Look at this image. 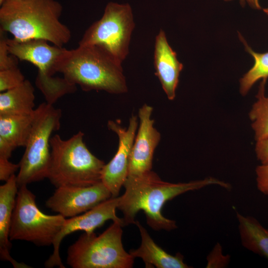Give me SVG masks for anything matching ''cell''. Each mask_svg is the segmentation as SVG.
Instances as JSON below:
<instances>
[{"label":"cell","mask_w":268,"mask_h":268,"mask_svg":"<svg viewBox=\"0 0 268 268\" xmlns=\"http://www.w3.org/2000/svg\"><path fill=\"white\" fill-rule=\"evenodd\" d=\"M255 172L258 189L264 195L268 196V165L258 166Z\"/></svg>","instance_id":"25"},{"label":"cell","mask_w":268,"mask_h":268,"mask_svg":"<svg viewBox=\"0 0 268 268\" xmlns=\"http://www.w3.org/2000/svg\"><path fill=\"white\" fill-rule=\"evenodd\" d=\"M239 36L246 50L254 59L252 67L240 80V92L242 95H246L258 80L267 79L268 77V52L264 53L255 52L249 46L243 37L240 34Z\"/></svg>","instance_id":"21"},{"label":"cell","mask_w":268,"mask_h":268,"mask_svg":"<svg viewBox=\"0 0 268 268\" xmlns=\"http://www.w3.org/2000/svg\"><path fill=\"white\" fill-rule=\"evenodd\" d=\"M107 126L117 135L119 145L113 158L105 164L101 180L111 193L112 197H117L128 177L130 155L138 127L137 118L133 115L127 129L122 127L118 120L109 121Z\"/></svg>","instance_id":"11"},{"label":"cell","mask_w":268,"mask_h":268,"mask_svg":"<svg viewBox=\"0 0 268 268\" xmlns=\"http://www.w3.org/2000/svg\"><path fill=\"white\" fill-rule=\"evenodd\" d=\"M224 1H230L231 0H224ZM241 2L246 1L252 8L256 9H261V7L259 3V0H240Z\"/></svg>","instance_id":"28"},{"label":"cell","mask_w":268,"mask_h":268,"mask_svg":"<svg viewBox=\"0 0 268 268\" xmlns=\"http://www.w3.org/2000/svg\"><path fill=\"white\" fill-rule=\"evenodd\" d=\"M25 80L17 67L0 70V91L2 92L20 85Z\"/></svg>","instance_id":"22"},{"label":"cell","mask_w":268,"mask_h":268,"mask_svg":"<svg viewBox=\"0 0 268 268\" xmlns=\"http://www.w3.org/2000/svg\"><path fill=\"white\" fill-rule=\"evenodd\" d=\"M134 224L140 232L141 244L137 249L131 250L129 253L134 258H141L146 268H191L184 263V257L181 254L178 253L173 256L167 253L155 243L138 221H135Z\"/></svg>","instance_id":"16"},{"label":"cell","mask_w":268,"mask_h":268,"mask_svg":"<svg viewBox=\"0 0 268 268\" xmlns=\"http://www.w3.org/2000/svg\"><path fill=\"white\" fill-rule=\"evenodd\" d=\"M120 200V197H111L83 214L66 218L53 242V253L45 262V267L48 268L54 267L65 268L60 256L59 248L62 241L67 235L78 231L90 234L108 220L119 222L123 226L122 218L118 217L116 213Z\"/></svg>","instance_id":"12"},{"label":"cell","mask_w":268,"mask_h":268,"mask_svg":"<svg viewBox=\"0 0 268 268\" xmlns=\"http://www.w3.org/2000/svg\"><path fill=\"white\" fill-rule=\"evenodd\" d=\"M20 165L9 161V159L0 157V180L7 181L19 169Z\"/></svg>","instance_id":"26"},{"label":"cell","mask_w":268,"mask_h":268,"mask_svg":"<svg viewBox=\"0 0 268 268\" xmlns=\"http://www.w3.org/2000/svg\"><path fill=\"white\" fill-rule=\"evenodd\" d=\"M48 41L40 39L19 40L7 38L9 53L20 61L28 62L38 69L35 84L46 102L53 105L63 96L74 93L77 86L65 77H55V65L66 48L51 46Z\"/></svg>","instance_id":"7"},{"label":"cell","mask_w":268,"mask_h":268,"mask_svg":"<svg viewBox=\"0 0 268 268\" xmlns=\"http://www.w3.org/2000/svg\"><path fill=\"white\" fill-rule=\"evenodd\" d=\"M153 108L144 104L139 109V127L130 155L128 177L141 175L151 170L154 150L161 138L151 119Z\"/></svg>","instance_id":"13"},{"label":"cell","mask_w":268,"mask_h":268,"mask_svg":"<svg viewBox=\"0 0 268 268\" xmlns=\"http://www.w3.org/2000/svg\"><path fill=\"white\" fill-rule=\"evenodd\" d=\"M18 188L15 174L0 186V257L10 263L14 268H29L24 263L16 262L10 254L9 232Z\"/></svg>","instance_id":"15"},{"label":"cell","mask_w":268,"mask_h":268,"mask_svg":"<svg viewBox=\"0 0 268 268\" xmlns=\"http://www.w3.org/2000/svg\"><path fill=\"white\" fill-rule=\"evenodd\" d=\"M79 131L67 139L59 134L50 139L51 158L47 178L56 188L86 187L101 182L105 162L88 149Z\"/></svg>","instance_id":"4"},{"label":"cell","mask_w":268,"mask_h":268,"mask_svg":"<svg viewBox=\"0 0 268 268\" xmlns=\"http://www.w3.org/2000/svg\"><path fill=\"white\" fill-rule=\"evenodd\" d=\"M112 197L102 182L86 186H62L56 188L45 205L65 218L85 212Z\"/></svg>","instance_id":"10"},{"label":"cell","mask_w":268,"mask_h":268,"mask_svg":"<svg viewBox=\"0 0 268 268\" xmlns=\"http://www.w3.org/2000/svg\"><path fill=\"white\" fill-rule=\"evenodd\" d=\"M62 110L43 103L35 109L31 132L16 176L18 188L47 178L51 134L61 126Z\"/></svg>","instance_id":"6"},{"label":"cell","mask_w":268,"mask_h":268,"mask_svg":"<svg viewBox=\"0 0 268 268\" xmlns=\"http://www.w3.org/2000/svg\"><path fill=\"white\" fill-rule=\"evenodd\" d=\"M122 64L102 47L78 45L65 49L56 61L55 69L83 91L119 94L128 91Z\"/></svg>","instance_id":"2"},{"label":"cell","mask_w":268,"mask_h":268,"mask_svg":"<svg viewBox=\"0 0 268 268\" xmlns=\"http://www.w3.org/2000/svg\"><path fill=\"white\" fill-rule=\"evenodd\" d=\"M34 112L30 114H0V140L11 146L25 147L31 132Z\"/></svg>","instance_id":"19"},{"label":"cell","mask_w":268,"mask_h":268,"mask_svg":"<svg viewBox=\"0 0 268 268\" xmlns=\"http://www.w3.org/2000/svg\"><path fill=\"white\" fill-rule=\"evenodd\" d=\"M63 10L56 0H6L0 6V29L17 40L40 39L63 47L71 33L60 20Z\"/></svg>","instance_id":"3"},{"label":"cell","mask_w":268,"mask_h":268,"mask_svg":"<svg viewBox=\"0 0 268 268\" xmlns=\"http://www.w3.org/2000/svg\"><path fill=\"white\" fill-rule=\"evenodd\" d=\"M263 11L265 13L268 15V7L266 8H264Z\"/></svg>","instance_id":"29"},{"label":"cell","mask_w":268,"mask_h":268,"mask_svg":"<svg viewBox=\"0 0 268 268\" xmlns=\"http://www.w3.org/2000/svg\"><path fill=\"white\" fill-rule=\"evenodd\" d=\"M121 223L113 221L97 236L84 233L67 250V263L72 268H131L134 258L122 243Z\"/></svg>","instance_id":"5"},{"label":"cell","mask_w":268,"mask_h":268,"mask_svg":"<svg viewBox=\"0 0 268 268\" xmlns=\"http://www.w3.org/2000/svg\"><path fill=\"white\" fill-rule=\"evenodd\" d=\"M238 231L242 246L268 259V229L255 217L236 211Z\"/></svg>","instance_id":"17"},{"label":"cell","mask_w":268,"mask_h":268,"mask_svg":"<svg viewBox=\"0 0 268 268\" xmlns=\"http://www.w3.org/2000/svg\"><path fill=\"white\" fill-rule=\"evenodd\" d=\"M230 256L224 255L221 245L219 243H217L206 257V268H226L230 263Z\"/></svg>","instance_id":"23"},{"label":"cell","mask_w":268,"mask_h":268,"mask_svg":"<svg viewBox=\"0 0 268 268\" xmlns=\"http://www.w3.org/2000/svg\"><path fill=\"white\" fill-rule=\"evenodd\" d=\"M6 32L0 29V70L18 67V59L8 50Z\"/></svg>","instance_id":"24"},{"label":"cell","mask_w":268,"mask_h":268,"mask_svg":"<svg viewBox=\"0 0 268 268\" xmlns=\"http://www.w3.org/2000/svg\"><path fill=\"white\" fill-rule=\"evenodd\" d=\"M255 152L258 160L262 165H268V136L256 141Z\"/></svg>","instance_id":"27"},{"label":"cell","mask_w":268,"mask_h":268,"mask_svg":"<svg viewBox=\"0 0 268 268\" xmlns=\"http://www.w3.org/2000/svg\"><path fill=\"white\" fill-rule=\"evenodd\" d=\"M18 189L10 228V240L25 241L38 246L53 245L66 218L59 214L44 213L37 206L35 196L27 185Z\"/></svg>","instance_id":"8"},{"label":"cell","mask_w":268,"mask_h":268,"mask_svg":"<svg viewBox=\"0 0 268 268\" xmlns=\"http://www.w3.org/2000/svg\"><path fill=\"white\" fill-rule=\"evenodd\" d=\"M6 0H0V5H2Z\"/></svg>","instance_id":"30"},{"label":"cell","mask_w":268,"mask_h":268,"mask_svg":"<svg viewBox=\"0 0 268 268\" xmlns=\"http://www.w3.org/2000/svg\"><path fill=\"white\" fill-rule=\"evenodd\" d=\"M34 88L25 79L20 85L0 93V114L26 115L35 109Z\"/></svg>","instance_id":"18"},{"label":"cell","mask_w":268,"mask_h":268,"mask_svg":"<svg viewBox=\"0 0 268 268\" xmlns=\"http://www.w3.org/2000/svg\"><path fill=\"white\" fill-rule=\"evenodd\" d=\"M134 27L130 4L110 1L101 18L85 31L78 45L99 46L122 63L129 53L131 35Z\"/></svg>","instance_id":"9"},{"label":"cell","mask_w":268,"mask_h":268,"mask_svg":"<svg viewBox=\"0 0 268 268\" xmlns=\"http://www.w3.org/2000/svg\"><path fill=\"white\" fill-rule=\"evenodd\" d=\"M154 67L155 74L168 99L174 100L183 65L178 61L176 53L169 45L166 34L162 29L155 37Z\"/></svg>","instance_id":"14"},{"label":"cell","mask_w":268,"mask_h":268,"mask_svg":"<svg viewBox=\"0 0 268 268\" xmlns=\"http://www.w3.org/2000/svg\"><path fill=\"white\" fill-rule=\"evenodd\" d=\"M267 79L261 83L257 101L249 113L252 128L254 132L255 139L262 140L268 136V96H265V90Z\"/></svg>","instance_id":"20"},{"label":"cell","mask_w":268,"mask_h":268,"mask_svg":"<svg viewBox=\"0 0 268 268\" xmlns=\"http://www.w3.org/2000/svg\"><path fill=\"white\" fill-rule=\"evenodd\" d=\"M212 185L228 191L232 188L229 183L212 177L186 183H169L162 180L152 170L138 176L128 177L123 186L125 193L120 196L118 206L123 214V226L134 224L136 214L143 210L147 224L152 229L174 230L177 228L176 222L162 215L163 205L185 193Z\"/></svg>","instance_id":"1"}]
</instances>
